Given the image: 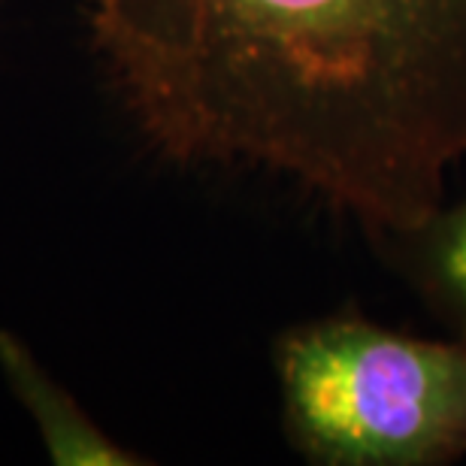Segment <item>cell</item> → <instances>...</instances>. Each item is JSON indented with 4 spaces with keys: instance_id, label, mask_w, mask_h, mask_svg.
I'll return each instance as SVG.
<instances>
[{
    "instance_id": "6da1fadb",
    "label": "cell",
    "mask_w": 466,
    "mask_h": 466,
    "mask_svg": "<svg viewBox=\"0 0 466 466\" xmlns=\"http://www.w3.org/2000/svg\"><path fill=\"white\" fill-rule=\"evenodd\" d=\"M148 146L255 167L370 237L415 230L466 161V0H82Z\"/></svg>"
},
{
    "instance_id": "7a4b0ae2",
    "label": "cell",
    "mask_w": 466,
    "mask_h": 466,
    "mask_svg": "<svg viewBox=\"0 0 466 466\" xmlns=\"http://www.w3.org/2000/svg\"><path fill=\"white\" fill-rule=\"evenodd\" d=\"M285 433L319 466H442L466 454V339L333 312L276 342Z\"/></svg>"
},
{
    "instance_id": "3957f363",
    "label": "cell",
    "mask_w": 466,
    "mask_h": 466,
    "mask_svg": "<svg viewBox=\"0 0 466 466\" xmlns=\"http://www.w3.org/2000/svg\"><path fill=\"white\" fill-rule=\"evenodd\" d=\"M381 242L427 309L466 339V198Z\"/></svg>"
}]
</instances>
